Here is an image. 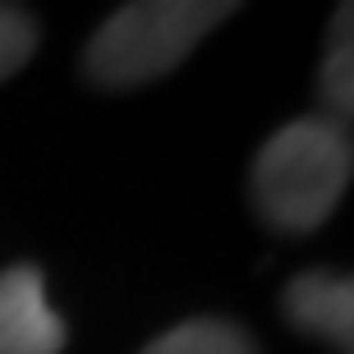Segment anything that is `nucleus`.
I'll list each match as a JSON object with an SVG mask.
<instances>
[{
	"label": "nucleus",
	"mask_w": 354,
	"mask_h": 354,
	"mask_svg": "<svg viewBox=\"0 0 354 354\" xmlns=\"http://www.w3.org/2000/svg\"><path fill=\"white\" fill-rule=\"evenodd\" d=\"M350 184V138L336 120H295L253 161V203L276 230H313Z\"/></svg>",
	"instance_id": "obj_1"
},
{
	"label": "nucleus",
	"mask_w": 354,
	"mask_h": 354,
	"mask_svg": "<svg viewBox=\"0 0 354 354\" xmlns=\"http://www.w3.org/2000/svg\"><path fill=\"white\" fill-rule=\"evenodd\" d=\"M32 46H37L32 19L24 10H14V5H0V79H10L14 69H24Z\"/></svg>",
	"instance_id": "obj_7"
},
{
	"label": "nucleus",
	"mask_w": 354,
	"mask_h": 354,
	"mask_svg": "<svg viewBox=\"0 0 354 354\" xmlns=\"http://www.w3.org/2000/svg\"><path fill=\"white\" fill-rule=\"evenodd\" d=\"M65 322L46 304L37 267L0 272V354H60Z\"/></svg>",
	"instance_id": "obj_3"
},
{
	"label": "nucleus",
	"mask_w": 354,
	"mask_h": 354,
	"mask_svg": "<svg viewBox=\"0 0 354 354\" xmlns=\"http://www.w3.org/2000/svg\"><path fill=\"white\" fill-rule=\"evenodd\" d=\"M235 5L221 0H143L124 5L97 28L88 74L106 88H133L175 69Z\"/></svg>",
	"instance_id": "obj_2"
},
{
	"label": "nucleus",
	"mask_w": 354,
	"mask_h": 354,
	"mask_svg": "<svg viewBox=\"0 0 354 354\" xmlns=\"http://www.w3.org/2000/svg\"><path fill=\"white\" fill-rule=\"evenodd\" d=\"M143 354H258L253 341L235 322H221V317H194V322H180L166 336L147 345Z\"/></svg>",
	"instance_id": "obj_5"
},
{
	"label": "nucleus",
	"mask_w": 354,
	"mask_h": 354,
	"mask_svg": "<svg viewBox=\"0 0 354 354\" xmlns=\"http://www.w3.org/2000/svg\"><path fill=\"white\" fill-rule=\"evenodd\" d=\"M354 55H350V10H341V24H336V32H331V55L327 65H322V97H327V106L336 111V115H350L354 106Z\"/></svg>",
	"instance_id": "obj_6"
},
{
	"label": "nucleus",
	"mask_w": 354,
	"mask_h": 354,
	"mask_svg": "<svg viewBox=\"0 0 354 354\" xmlns=\"http://www.w3.org/2000/svg\"><path fill=\"white\" fill-rule=\"evenodd\" d=\"M286 313H290V322H299L304 331H313L322 341L341 345V354H350V345H354V286L345 276L308 272V276H299V281H290Z\"/></svg>",
	"instance_id": "obj_4"
}]
</instances>
